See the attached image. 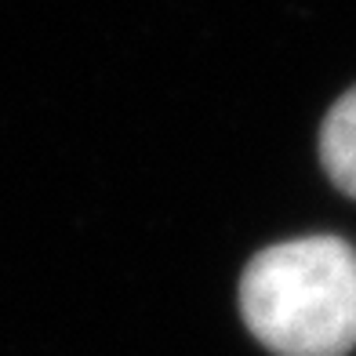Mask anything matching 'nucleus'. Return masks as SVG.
<instances>
[{
    "label": "nucleus",
    "instance_id": "nucleus-2",
    "mask_svg": "<svg viewBox=\"0 0 356 356\" xmlns=\"http://www.w3.org/2000/svg\"><path fill=\"white\" fill-rule=\"evenodd\" d=\"M320 160L331 182L349 197H356V88L346 91L323 120Z\"/></svg>",
    "mask_w": 356,
    "mask_h": 356
},
{
    "label": "nucleus",
    "instance_id": "nucleus-1",
    "mask_svg": "<svg viewBox=\"0 0 356 356\" xmlns=\"http://www.w3.org/2000/svg\"><path fill=\"white\" fill-rule=\"evenodd\" d=\"M240 309L277 356H346L356 346V251L338 236L266 248L244 269Z\"/></svg>",
    "mask_w": 356,
    "mask_h": 356
}]
</instances>
